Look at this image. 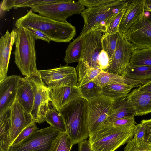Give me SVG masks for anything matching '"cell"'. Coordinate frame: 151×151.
<instances>
[{
  "label": "cell",
  "mask_w": 151,
  "mask_h": 151,
  "mask_svg": "<svg viewBox=\"0 0 151 151\" xmlns=\"http://www.w3.org/2000/svg\"><path fill=\"white\" fill-rule=\"evenodd\" d=\"M15 25L17 29L31 27L42 31L56 42H70L76 35L75 27L67 22H63L36 14L27 10L25 15L19 18Z\"/></svg>",
  "instance_id": "1"
},
{
  "label": "cell",
  "mask_w": 151,
  "mask_h": 151,
  "mask_svg": "<svg viewBox=\"0 0 151 151\" xmlns=\"http://www.w3.org/2000/svg\"><path fill=\"white\" fill-rule=\"evenodd\" d=\"M87 104V101L80 97L65 105L59 112L64 120L66 132L73 145L89 137Z\"/></svg>",
  "instance_id": "2"
},
{
  "label": "cell",
  "mask_w": 151,
  "mask_h": 151,
  "mask_svg": "<svg viewBox=\"0 0 151 151\" xmlns=\"http://www.w3.org/2000/svg\"><path fill=\"white\" fill-rule=\"evenodd\" d=\"M136 125L116 126L104 123L89 137L94 151H115L131 140Z\"/></svg>",
  "instance_id": "3"
},
{
  "label": "cell",
  "mask_w": 151,
  "mask_h": 151,
  "mask_svg": "<svg viewBox=\"0 0 151 151\" xmlns=\"http://www.w3.org/2000/svg\"><path fill=\"white\" fill-rule=\"evenodd\" d=\"M17 29L15 44L14 62L22 74L29 77L37 73L35 40L24 28Z\"/></svg>",
  "instance_id": "4"
},
{
  "label": "cell",
  "mask_w": 151,
  "mask_h": 151,
  "mask_svg": "<svg viewBox=\"0 0 151 151\" xmlns=\"http://www.w3.org/2000/svg\"><path fill=\"white\" fill-rule=\"evenodd\" d=\"M131 0H115L96 7L87 8L81 13L84 25L79 35L83 36L100 27L104 28L105 23L112 16L127 7Z\"/></svg>",
  "instance_id": "5"
},
{
  "label": "cell",
  "mask_w": 151,
  "mask_h": 151,
  "mask_svg": "<svg viewBox=\"0 0 151 151\" xmlns=\"http://www.w3.org/2000/svg\"><path fill=\"white\" fill-rule=\"evenodd\" d=\"M61 132L51 126L38 129L18 144L11 146L8 151H51Z\"/></svg>",
  "instance_id": "6"
},
{
  "label": "cell",
  "mask_w": 151,
  "mask_h": 151,
  "mask_svg": "<svg viewBox=\"0 0 151 151\" xmlns=\"http://www.w3.org/2000/svg\"><path fill=\"white\" fill-rule=\"evenodd\" d=\"M114 100L102 94L87 101V115L89 136L106 121Z\"/></svg>",
  "instance_id": "7"
},
{
  "label": "cell",
  "mask_w": 151,
  "mask_h": 151,
  "mask_svg": "<svg viewBox=\"0 0 151 151\" xmlns=\"http://www.w3.org/2000/svg\"><path fill=\"white\" fill-rule=\"evenodd\" d=\"M84 9V6L72 0L31 7V10L38 13L42 16L63 22H67V19L68 18L75 14H81Z\"/></svg>",
  "instance_id": "8"
},
{
  "label": "cell",
  "mask_w": 151,
  "mask_h": 151,
  "mask_svg": "<svg viewBox=\"0 0 151 151\" xmlns=\"http://www.w3.org/2000/svg\"><path fill=\"white\" fill-rule=\"evenodd\" d=\"M134 46L127 39L124 33H119L116 45L106 72L124 76L130 67L129 62Z\"/></svg>",
  "instance_id": "9"
},
{
  "label": "cell",
  "mask_w": 151,
  "mask_h": 151,
  "mask_svg": "<svg viewBox=\"0 0 151 151\" xmlns=\"http://www.w3.org/2000/svg\"><path fill=\"white\" fill-rule=\"evenodd\" d=\"M77 76L70 78L48 88L50 101L58 111L66 104L81 97L77 87Z\"/></svg>",
  "instance_id": "10"
},
{
  "label": "cell",
  "mask_w": 151,
  "mask_h": 151,
  "mask_svg": "<svg viewBox=\"0 0 151 151\" xmlns=\"http://www.w3.org/2000/svg\"><path fill=\"white\" fill-rule=\"evenodd\" d=\"M32 85L34 99L31 114L39 124L45 121L50 101L49 89L42 79L39 71L29 77Z\"/></svg>",
  "instance_id": "11"
},
{
  "label": "cell",
  "mask_w": 151,
  "mask_h": 151,
  "mask_svg": "<svg viewBox=\"0 0 151 151\" xmlns=\"http://www.w3.org/2000/svg\"><path fill=\"white\" fill-rule=\"evenodd\" d=\"M104 32V28L100 27L83 35L82 53L80 61L85 62L91 66L99 69L98 58L103 50L101 39L103 35L102 33Z\"/></svg>",
  "instance_id": "12"
},
{
  "label": "cell",
  "mask_w": 151,
  "mask_h": 151,
  "mask_svg": "<svg viewBox=\"0 0 151 151\" xmlns=\"http://www.w3.org/2000/svg\"><path fill=\"white\" fill-rule=\"evenodd\" d=\"M124 34L135 50L151 47V21L144 14Z\"/></svg>",
  "instance_id": "13"
},
{
  "label": "cell",
  "mask_w": 151,
  "mask_h": 151,
  "mask_svg": "<svg viewBox=\"0 0 151 151\" xmlns=\"http://www.w3.org/2000/svg\"><path fill=\"white\" fill-rule=\"evenodd\" d=\"M10 147L20 132L26 127L36 121L16 99L10 108Z\"/></svg>",
  "instance_id": "14"
},
{
  "label": "cell",
  "mask_w": 151,
  "mask_h": 151,
  "mask_svg": "<svg viewBox=\"0 0 151 151\" xmlns=\"http://www.w3.org/2000/svg\"><path fill=\"white\" fill-rule=\"evenodd\" d=\"M21 78L12 75L0 82V114L10 109L14 102Z\"/></svg>",
  "instance_id": "15"
},
{
  "label": "cell",
  "mask_w": 151,
  "mask_h": 151,
  "mask_svg": "<svg viewBox=\"0 0 151 151\" xmlns=\"http://www.w3.org/2000/svg\"><path fill=\"white\" fill-rule=\"evenodd\" d=\"M17 35V29L11 32L7 30L0 39V82L7 76L8 67L12 46Z\"/></svg>",
  "instance_id": "16"
},
{
  "label": "cell",
  "mask_w": 151,
  "mask_h": 151,
  "mask_svg": "<svg viewBox=\"0 0 151 151\" xmlns=\"http://www.w3.org/2000/svg\"><path fill=\"white\" fill-rule=\"evenodd\" d=\"M38 71L48 88L66 79L77 76L76 68L67 65H60L58 68Z\"/></svg>",
  "instance_id": "17"
},
{
  "label": "cell",
  "mask_w": 151,
  "mask_h": 151,
  "mask_svg": "<svg viewBox=\"0 0 151 151\" xmlns=\"http://www.w3.org/2000/svg\"><path fill=\"white\" fill-rule=\"evenodd\" d=\"M127 98L133 107L135 116H141L151 113V93L138 88L129 93Z\"/></svg>",
  "instance_id": "18"
},
{
  "label": "cell",
  "mask_w": 151,
  "mask_h": 151,
  "mask_svg": "<svg viewBox=\"0 0 151 151\" xmlns=\"http://www.w3.org/2000/svg\"><path fill=\"white\" fill-rule=\"evenodd\" d=\"M145 0H131L120 22L119 32L125 33L145 13Z\"/></svg>",
  "instance_id": "19"
},
{
  "label": "cell",
  "mask_w": 151,
  "mask_h": 151,
  "mask_svg": "<svg viewBox=\"0 0 151 151\" xmlns=\"http://www.w3.org/2000/svg\"><path fill=\"white\" fill-rule=\"evenodd\" d=\"M92 81L102 87L110 85L121 84L135 88L145 84L150 80H136L122 75L102 71Z\"/></svg>",
  "instance_id": "20"
},
{
  "label": "cell",
  "mask_w": 151,
  "mask_h": 151,
  "mask_svg": "<svg viewBox=\"0 0 151 151\" xmlns=\"http://www.w3.org/2000/svg\"><path fill=\"white\" fill-rule=\"evenodd\" d=\"M34 99V90L32 83L28 77H21L19 81L16 99L27 112L31 114Z\"/></svg>",
  "instance_id": "21"
},
{
  "label": "cell",
  "mask_w": 151,
  "mask_h": 151,
  "mask_svg": "<svg viewBox=\"0 0 151 151\" xmlns=\"http://www.w3.org/2000/svg\"><path fill=\"white\" fill-rule=\"evenodd\" d=\"M133 116H135V112L126 96L114 100L109 115L105 122H109Z\"/></svg>",
  "instance_id": "22"
},
{
  "label": "cell",
  "mask_w": 151,
  "mask_h": 151,
  "mask_svg": "<svg viewBox=\"0 0 151 151\" xmlns=\"http://www.w3.org/2000/svg\"><path fill=\"white\" fill-rule=\"evenodd\" d=\"M78 81L77 87L78 88L92 81L103 71L90 66L86 62L80 61L76 68Z\"/></svg>",
  "instance_id": "23"
},
{
  "label": "cell",
  "mask_w": 151,
  "mask_h": 151,
  "mask_svg": "<svg viewBox=\"0 0 151 151\" xmlns=\"http://www.w3.org/2000/svg\"><path fill=\"white\" fill-rule=\"evenodd\" d=\"M10 108L0 114V148L8 151L9 144Z\"/></svg>",
  "instance_id": "24"
},
{
  "label": "cell",
  "mask_w": 151,
  "mask_h": 151,
  "mask_svg": "<svg viewBox=\"0 0 151 151\" xmlns=\"http://www.w3.org/2000/svg\"><path fill=\"white\" fill-rule=\"evenodd\" d=\"M83 36L79 35L70 43L65 51L64 60L67 64L78 62L82 53L83 40Z\"/></svg>",
  "instance_id": "25"
},
{
  "label": "cell",
  "mask_w": 151,
  "mask_h": 151,
  "mask_svg": "<svg viewBox=\"0 0 151 151\" xmlns=\"http://www.w3.org/2000/svg\"><path fill=\"white\" fill-rule=\"evenodd\" d=\"M129 64L132 68L151 66V47L134 50Z\"/></svg>",
  "instance_id": "26"
},
{
  "label": "cell",
  "mask_w": 151,
  "mask_h": 151,
  "mask_svg": "<svg viewBox=\"0 0 151 151\" xmlns=\"http://www.w3.org/2000/svg\"><path fill=\"white\" fill-rule=\"evenodd\" d=\"M133 88L132 86L127 84L110 85L102 87V94L115 100L126 97Z\"/></svg>",
  "instance_id": "27"
},
{
  "label": "cell",
  "mask_w": 151,
  "mask_h": 151,
  "mask_svg": "<svg viewBox=\"0 0 151 151\" xmlns=\"http://www.w3.org/2000/svg\"><path fill=\"white\" fill-rule=\"evenodd\" d=\"M123 76L136 80H150L151 66H143L134 68L130 67Z\"/></svg>",
  "instance_id": "28"
},
{
  "label": "cell",
  "mask_w": 151,
  "mask_h": 151,
  "mask_svg": "<svg viewBox=\"0 0 151 151\" xmlns=\"http://www.w3.org/2000/svg\"><path fill=\"white\" fill-rule=\"evenodd\" d=\"M45 121L50 126L62 132H66V129L63 118L60 113L54 108L49 106Z\"/></svg>",
  "instance_id": "29"
},
{
  "label": "cell",
  "mask_w": 151,
  "mask_h": 151,
  "mask_svg": "<svg viewBox=\"0 0 151 151\" xmlns=\"http://www.w3.org/2000/svg\"><path fill=\"white\" fill-rule=\"evenodd\" d=\"M81 96L87 101L102 94V87L91 81L78 88Z\"/></svg>",
  "instance_id": "30"
},
{
  "label": "cell",
  "mask_w": 151,
  "mask_h": 151,
  "mask_svg": "<svg viewBox=\"0 0 151 151\" xmlns=\"http://www.w3.org/2000/svg\"><path fill=\"white\" fill-rule=\"evenodd\" d=\"M127 7L113 15L107 20L104 26V32L105 34H111L119 32L120 23Z\"/></svg>",
  "instance_id": "31"
},
{
  "label": "cell",
  "mask_w": 151,
  "mask_h": 151,
  "mask_svg": "<svg viewBox=\"0 0 151 151\" xmlns=\"http://www.w3.org/2000/svg\"><path fill=\"white\" fill-rule=\"evenodd\" d=\"M119 32L111 34H104L101 39L103 50L106 51L110 58L115 50Z\"/></svg>",
  "instance_id": "32"
},
{
  "label": "cell",
  "mask_w": 151,
  "mask_h": 151,
  "mask_svg": "<svg viewBox=\"0 0 151 151\" xmlns=\"http://www.w3.org/2000/svg\"><path fill=\"white\" fill-rule=\"evenodd\" d=\"M73 145L67 133L61 132L55 142L51 151H70Z\"/></svg>",
  "instance_id": "33"
},
{
  "label": "cell",
  "mask_w": 151,
  "mask_h": 151,
  "mask_svg": "<svg viewBox=\"0 0 151 151\" xmlns=\"http://www.w3.org/2000/svg\"><path fill=\"white\" fill-rule=\"evenodd\" d=\"M124 151H151V144L147 143L144 139H137L134 136L127 143Z\"/></svg>",
  "instance_id": "34"
},
{
  "label": "cell",
  "mask_w": 151,
  "mask_h": 151,
  "mask_svg": "<svg viewBox=\"0 0 151 151\" xmlns=\"http://www.w3.org/2000/svg\"><path fill=\"white\" fill-rule=\"evenodd\" d=\"M36 123V122L33 123L24 128L17 136L11 145L18 144L30 134L38 129Z\"/></svg>",
  "instance_id": "35"
},
{
  "label": "cell",
  "mask_w": 151,
  "mask_h": 151,
  "mask_svg": "<svg viewBox=\"0 0 151 151\" xmlns=\"http://www.w3.org/2000/svg\"><path fill=\"white\" fill-rule=\"evenodd\" d=\"M67 0H25L24 3L17 6L19 8L31 7L40 5L66 1Z\"/></svg>",
  "instance_id": "36"
},
{
  "label": "cell",
  "mask_w": 151,
  "mask_h": 151,
  "mask_svg": "<svg viewBox=\"0 0 151 151\" xmlns=\"http://www.w3.org/2000/svg\"><path fill=\"white\" fill-rule=\"evenodd\" d=\"M115 0H78L77 2L87 8L96 7L114 1Z\"/></svg>",
  "instance_id": "37"
},
{
  "label": "cell",
  "mask_w": 151,
  "mask_h": 151,
  "mask_svg": "<svg viewBox=\"0 0 151 151\" xmlns=\"http://www.w3.org/2000/svg\"><path fill=\"white\" fill-rule=\"evenodd\" d=\"M109 58L107 53L102 50L100 52L98 58L99 69L106 72L109 65Z\"/></svg>",
  "instance_id": "38"
},
{
  "label": "cell",
  "mask_w": 151,
  "mask_h": 151,
  "mask_svg": "<svg viewBox=\"0 0 151 151\" xmlns=\"http://www.w3.org/2000/svg\"><path fill=\"white\" fill-rule=\"evenodd\" d=\"M25 28L30 32L35 40L38 39H40L47 42L48 43L52 41L50 38L39 29L31 27Z\"/></svg>",
  "instance_id": "39"
},
{
  "label": "cell",
  "mask_w": 151,
  "mask_h": 151,
  "mask_svg": "<svg viewBox=\"0 0 151 151\" xmlns=\"http://www.w3.org/2000/svg\"><path fill=\"white\" fill-rule=\"evenodd\" d=\"M134 117V116H133L125 117L110 122H105L104 123L116 126H123L130 124H137L135 121Z\"/></svg>",
  "instance_id": "40"
},
{
  "label": "cell",
  "mask_w": 151,
  "mask_h": 151,
  "mask_svg": "<svg viewBox=\"0 0 151 151\" xmlns=\"http://www.w3.org/2000/svg\"><path fill=\"white\" fill-rule=\"evenodd\" d=\"M22 2V0H4L0 5L1 9L3 11H9L12 8L14 9Z\"/></svg>",
  "instance_id": "41"
},
{
  "label": "cell",
  "mask_w": 151,
  "mask_h": 151,
  "mask_svg": "<svg viewBox=\"0 0 151 151\" xmlns=\"http://www.w3.org/2000/svg\"><path fill=\"white\" fill-rule=\"evenodd\" d=\"M140 122L145 127V140L147 143L151 144V119H143Z\"/></svg>",
  "instance_id": "42"
},
{
  "label": "cell",
  "mask_w": 151,
  "mask_h": 151,
  "mask_svg": "<svg viewBox=\"0 0 151 151\" xmlns=\"http://www.w3.org/2000/svg\"><path fill=\"white\" fill-rule=\"evenodd\" d=\"M145 131V126L143 124L140 122L139 124L136 125L134 136H135L137 139H144Z\"/></svg>",
  "instance_id": "43"
},
{
  "label": "cell",
  "mask_w": 151,
  "mask_h": 151,
  "mask_svg": "<svg viewBox=\"0 0 151 151\" xmlns=\"http://www.w3.org/2000/svg\"><path fill=\"white\" fill-rule=\"evenodd\" d=\"M79 151H94L89 140L85 139L78 143Z\"/></svg>",
  "instance_id": "44"
},
{
  "label": "cell",
  "mask_w": 151,
  "mask_h": 151,
  "mask_svg": "<svg viewBox=\"0 0 151 151\" xmlns=\"http://www.w3.org/2000/svg\"><path fill=\"white\" fill-rule=\"evenodd\" d=\"M138 88L142 91L151 93V80Z\"/></svg>",
  "instance_id": "45"
},
{
  "label": "cell",
  "mask_w": 151,
  "mask_h": 151,
  "mask_svg": "<svg viewBox=\"0 0 151 151\" xmlns=\"http://www.w3.org/2000/svg\"><path fill=\"white\" fill-rule=\"evenodd\" d=\"M145 11L151 12V4L147 3L145 2Z\"/></svg>",
  "instance_id": "46"
},
{
  "label": "cell",
  "mask_w": 151,
  "mask_h": 151,
  "mask_svg": "<svg viewBox=\"0 0 151 151\" xmlns=\"http://www.w3.org/2000/svg\"><path fill=\"white\" fill-rule=\"evenodd\" d=\"M150 14L149 12L145 11L144 13V15L146 17H148L150 15Z\"/></svg>",
  "instance_id": "47"
},
{
  "label": "cell",
  "mask_w": 151,
  "mask_h": 151,
  "mask_svg": "<svg viewBox=\"0 0 151 151\" xmlns=\"http://www.w3.org/2000/svg\"><path fill=\"white\" fill-rule=\"evenodd\" d=\"M146 2L151 4V0H145Z\"/></svg>",
  "instance_id": "48"
},
{
  "label": "cell",
  "mask_w": 151,
  "mask_h": 151,
  "mask_svg": "<svg viewBox=\"0 0 151 151\" xmlns=\"http://www.w3.org/2000/svg\"><path fill=\"white\" fill-rule=\"evenodd\" d=\"M147 18L151 21V14H150L149 16Z\"/></svg>",
  "instance_id": "49"
},
{
  "label": "cell",
  "mask_w": 151,
  "mask_h": 151,
  "mask_svg": "<svg viewBox=\"0 0 151 151\" xmlns=\"http://www.w3.org/2000/svg\"><path fill=\"white\" fill-rule=\"evenodd\" d=\"M0 151H3L0 148Z\"/></svg>",
  "instance_id": "50"
}]
</instances>
